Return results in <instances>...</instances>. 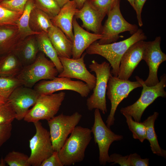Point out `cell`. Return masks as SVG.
<instances>
[{
	"label": "cell",
	"mask_w": 166,
	"mask_h": 166,
	"mask_svg": "<svg viewBox=\"0 0 166 166\" xmlns=\"http://www.w3.org/2000/svg\"><path fill=\"white\" fill-rule=\"evenodd\" d=\"M147 37L142 30L138 29L130 37L119 42L100 44L95 42L86 50L89 54H97L105 58L112 68L111 74L117 77L121 58L128 49L135 42L146 39Z\"/></svg>",
	"instance_id": "6da1fadb"
},
{
	"label": "cell",
	"mask_w": 166,
	"mask_h": 166,
	"mask_svg": "<svg viewBox=\"0 0 166 166\" xmlns=\"http://www.w3.org/2000/svg\"><path fill=\"white\" fill-rule=\"evenodd\" d=\"M91 129L77 126L58 152L63 166H69L82 161L86 148L92 139Z\"/></svg>",
	"instance_id": "7a4b0ae2"
},
{
	"label": "cell",
	"mask_w": 166,
	"mask_h": 166,
	"mask_svg": "<svg viewBox=\"0 0 166 166\" xmlns=\"http://www.w3.org/2000/svg\"><path fill=\"white\" fill-rule=\"evenodd\" d=\"M135 78L143 87L140 96L133 104L122 108L120 111L123 114L131 116L135 121L140 122L144 112L148 107L158 97H166V92L164 89L166 86V75L164 74L161 76L159 83L153 86L146 85L143 80L138 76H135Z\"/></svg>",
	"instance_id": "3957f363"
},
{
	"label": "cell",
	"mask_w": 166,
	"mask_h": 166,
	"mask_svg": "<svg viewBox=\"0 0 166 166\" xmlns=\"http://www.w3.org/2000/svg\"><path fill=\"white\" fill-rule=\"evenodd\" d=\"M111 67L109 63L106 61L99 63L94 60L89 65L90 71L94 72L96 75L93 92L86 101L87 108L89 111L98 109L104 114L107 112L106 94L108 80L112 75Z\"/></svg>",
	"instance_id": "277c9868"
},
{
	"label": "cell",
	"mask_w": 166,
	"mask_h": 166,
	"mask_svg": "<svg viewBox=\"0 0 166 166\" xmlns=\"http://www.w3.org/2000/svg\"><path fill=\"white\" fill-rule=\"evenodd\" d=\"M58 73L53 63L41 52L33 63L23 67L16 77L21 81L23 86L31 88L38 81L52 80Z\"/></svg>",
	"instance_id": "5b68a950"
},
{
	"label": "cell",
	"mask_w": 166,
	"mask_h": 166,
	"mask_svg": "<svg viewBox=\"0 0 166 166\" xmlns=\"http://www.w3.org/2000/svg\"><path fill=\"white\" fill-rule=\"evenodd\" d=\"M108 18L102 26L101 38L97 42L100 44H109L119 39L120 34L128 31L132 35L138 30V26L128 22L123 16L120 9V0H118L107 14Z\"/></svg>",
	"instance_id": "8992f818"
},
{
	"label": "cell",
	"mask_w": 166,
	"mask_h": 166,
	"mask_svg": "<svg viewBox=\"0 0 166 166\" xmlns=\"http://www.w3.org/2000/svg\"><path fill=\"white\" fill-rule=\"evenodd\" d=\"M65 96V93L63 91L41 94L33 107L29 110L24 120L33 123L42 120H49L58 113Z\"/></svg>",
	"instance_id": "52a82bcc"
},
{
	"label": "cell",
	"mask_w": 166,
	"mask_h": 166,
	"mask_svg": "<svg viewBox=\"0 0 166 166\" xmlns=\"http://www.w3.org/2000/svg\"><path fill=\"white\" fill-rule=\"evenodd\" d=\"M82 115L76 112L70 115L61 113L48 121L49 134L54 151L58 152L68 135L80 121Z\"/></svg>",
	"instance_id": "ba28073f"
},
{
	"label": "cell",
	"mask_w": 166,
	"mask_h": 166,
	"mask_svg": "<svg viewBox=\"0 0 166 166\" xmlns=\"http://www.w3.org/2000/svg\"><path fill=\"white\" fill-rule=\"evenodd\" d=\"M137 81H132L124 80L111 75L108 82L106 94L111 103L110 113L106 121V126L109 128L114 123V116L117 106L121 101L126 98L134 89L141 87Z\"/></svg>",
	"instance_id": "9c48e42d"
},
{
	"label": "cell",
	"mask_w": 166,
	"mask_h": 166,
	"mask_svg": "<svg viewBox=\"0 0 166 166\" xmlns=\"http://www.w3.org/2000/svg\"><path fill=\"white\" fill-rule=\"evenodd\" d=\"M94 117V123L91 130L95 143L98 145L99 163L105 165L109 159V150L111 144L114 141L121 140L123 136L116 134L107 127L102 120L99 109H95Z\"/></svg>",
	"instance_id": "30bf717a"
},
{
	"label": "cell",
	"mask_w": 166,
	"mask_h": 166,
	"mask_svg": "<svg viewBox=\"0 0 166 166\" xmlns=\"http://www.w3.org/2000/svg\"><path fill=\"white\" fill-rule=\"evenodd\" d=\"M34 124L36 132L29 141L31 153L28 163L30 166H40L42 162L50 156L54 150L49 131L39 121Z\"/></svg>",
	"instance_id": "8fae6325"
},
{
	"label": "cell",
	"mask_w": 166,
	"mask_h": 166,
	"mask_svg": "<svg viewBox=\"0 0 166 166\" xmlns=\"http://www.w3.org/2000/svg\"><path fill=\"white\" fill-rule=\"evenodd\" d=\"M34 89L40 94H51L63 90H71L78 93L83 97H87L91 91L87 84L81 81L59 77L41 81L35 85Z\"/></svg>",
	"instance_id": "7c38bea8"
},
{
	"label": "cell",
	"mask_w": 166,
	"mask_h": 166,
	"mask_svg": "<svg viewBox=\"0 0 166 166\" xmlns=\"http://www.w3.org/2000/svg\"><path fill=\"white\" fill-rule=\"evenodd\" d=\"M86 53H83L80 57L73 59L59 57L63 70L58 77H67L80 80L87 84L90 90L94 88L96 77L87 70L84 63Z\"/></svg>",
	"instance_id": "4fadbf2b"
},
{
	"label": "cell",
	"mask_w": 166,
	"mask_h": 166,
	"mask_svg": "<svg viewBox=\"0 0 166 166\" xmlns=\"http://www.w3.org/2000/svg\"><path fill=\"white\" fill-rule=\"evenodd\" d=\"M161 41L160 37L158 36L152 41L146 42L143 60L149 67V73L144 82L148 86H154L159 83L158 69L160 65L166 60V55L161 49Z\"/></svg>",
	"instance_id": "5bb4252c"
},
{
	"label": "cell",
	"mask_w": 166,
	"mask_h": 166,
	"mask_svg": "<svg viewBox=\"0 0 166 166\" xmlns=\"http://www.w3.org/2000/svg\"><path fill=\"white\" fill-rule=\"evenodd\" d=\"M40 95L34 89L23 85L16 89L7 100L15 113V119L19 121L23 119L29 108L35 104Z\"/></svg>",
	"instance_id": "9a60e30c"
},
{
	"label": "cell",
	"mask_w": 166,
	"mask_h": 166,
	"mask_svg": "<svg viewBox=\"0 0 166 166\" xmlns=\"http://www.w3.org/2000/svg\"><path fill=\"white\" fill-rule=\"evenodd\" d=\"M144 40L138 41L132 45L122 56L120 61L118 77L128 80L141 60L146 45Z\"/></svg>",
	"instance_id": "2e32d148"
},
{
	"label": "cell",
	"mask_w": 166,
	"mask_h": 166,
	"mask_svg": "<svg viewBox=\"0 0 166 166\" xmlns=\"http://www.w3.org/2000/svg\"><path fill=\"white\" fill-rule=\"evenodd\" d=\"M73 39L72 42V58L81 57L85 50L93 43L102 38L101 34L92 33L85 30L74 17L73 22Z\"/></svg>",
	"instance_id": "e0dca14e"
},
{
	"label": "cell",
	"mask_w": 166,
	"mask_h": 166,
	"mask_svg": "<svg viewBox=\"0 0 166 166\" xmlns=\"http://www.w3.org/2000/svg\"><path fill=\"white\" fill-rule=\"evenodd\" d=\"M78 9L75 0H70L61 8L55 16L51 19L53 25L61 29L72 42L74 37L73 20Z\"/></svg>",
	"instance_id": "ac0fdd59"
},
{
	"label": "cell",
	"mask_w": 166,
	"mask_h": 166,
	"mask_svg": "<svg viewBox=\"0 0 166 166\" xmlns=\"http://www.w3.org/2000/svg\"><path fill=\"white\" fill-rule=\"evenodd\" d=\"M74 17L82 21V28L94 33L101 34L102 22L105 17L94 8L89 0H87L83 6L78 10Z\"/></svg>",
	"instance_id": "d6986e66"
},
{
	"label": "cell",
	"mask_w": 166,
	"mask_h": 166,
	"mask_svg": "<svg viewBox=\"0 0 166 166\" xmlns=\"http://www.w3.org/2000/svg\"><path fill=\"white\" fill-rule=\"evenodd\" d=\"M47 34L58 57L70 58L72 56L73 43L59 28L53 25Z\"/></svg>",
	"instance_id": "ffe728a7"
},
{
	"label": "cell",
	"mask_w": 166,
	"mask_h": 166,
	"mask_svg": "<svg viewBox=\"0 0 166 166\" xmlns=\"http://www.w3.org/2000/svg\"><path fill=\"white\" fill-rule=\"evenodd\" d=\"M39 51L35 35L28 36L23 40L13 52L23 66L33 63Z\"/></svg>",
	"instance_id": "44dd1931"
},
{
	"label": "cell",
	"mask_w": 166,
	"mask_h": 166,
	"mask_svg": "<svg viewBox=\"0 0 166 166\" xmlns=\"http://www.w3.org/2000/svg\"><path fill=\"white\" fill-rule=\"evenodd\" d=\"M24 39L21 37L16 25L0 28V54L13 52Z\"/></svg>",
	"instance_id": "7402d4cb"
},
{
	"label": "cell",
	"mask_w": 166,
	"mask_h": 166,
	"mask_svg": "<svg viewBox=\"0 0 166 166\" xmlns=\"http://www.w3.org/2000/svg\"><path fill=\"white\" fill-rule=\"evenodd\" d=\"M158 115V112H154L152 115L148 117L143 123L146 128V139L149 142L152 153L166 158V151L160 147L154 128L155 122Z\"/></svg>",
	"instance_id": "603a6c76"
},
{
	"label": "cell",
	"mask_w": 166,
	"mask_h": 166,
	"mask_svg": "<svg viewBox=\"0 0 166 166\" xmlns=\"http://www.w3.org/2000/svg\"><path fill=\"white\" fill-rule=\"evenodd\" d=\"M39 51L48 57L54 64L58 73L63 70L61 64L57 54L50 41L47 33H40L35 35Z\"/></svg>",
	"instance_id": "cb8c5ba5"
},
{
	"label": "cell",
	"mask_w": 166,
	"mask_h": 166,
	"mask_svg": "<svg viewBox=\"0 0 166 166\" xmlns=\"http://www.w3.org/2000/svg\"><path fill=\"white\" fill-rule=\"evenodd\" d=\"M23 66L13 52L0 58V77H16Z\"/></svg>",
	"instance_id": "d4e9b609"
},
{
	"label": "cell",
	"mask_w": 166,
	"mask_h": 166,
	"mask_svg": "<svg viewBox=\"0 0 166 166\" xmlns=\"http://www.w3.org/2000/svg\"><path fill=\"white\" fill-rule=\"evenodd\" d=\"M53 26L51 19L46 14L35 7L33 8L29 20V26L33 31L47 33L49 29Z\"/></svg>",
	"instance_id": "484cf974"
},
{
	"label": "cell",
	"mask_w": 166,
	"mask_h": 166,
	"mask_svg": "<svg viewBox=\"0 0 166 166\" xmlns=\"http://www.w3.org/2000/svg\"><path fill=\"white\" fill-rule=\"evenodd\" d=\"M35 7L33 0H28L25 6L22 14L16 22V25L18 27V31L23 39L28 36L40 34L33 31L29 26L30 13Z\"/></svg>",
	"instance_id": "4316f807"
},
{
	"label": "cell",
	"mask_w": 166,
	"mask_h": 166,
	"mask_svg": "<svg viewBox=\"0 0 166 166\" xmlns=\"http://www.w3.org/2000/svg\"><path fill=\"white\" fill-rule=\"evenodd\" d=\"M22 85V81L16 77H0V96L7 101L13 91Z\"/></svg>",
	"instance_id": "83f0119b"
},
{
	"label": "cell",
	"mask_w": 166,
	"mask_h": 166,
	"mask_svg": "<svg viewBox=\"0 0 166 166\" xmlns=\"http://www.w3.org/2000/svg\"><path fill=\"white\" fill-rule=\"evenodd\" d=\"M123 115L126 118L128 128L132 133L133 138L143 142L146 139V129L144 124L143 122L134 121L130 115L126 114Z\"/></svg>",
	"instance_id": "f1b7e54d"
},
{
	"label": "cell",
	"mask_w": 166,
	"mask_h": 166,
	"mask_svg": "<svg viewBox=\"0 0 166 166\" xmlns=\"http://www.w3.org/2000/svg\"><path fill=\"white\" fill-rule=\"evenodd\" d=\"M35 7L46 14L51 19L55 16L61 7L55 0H33Z\"/></svg>",
	"instance_id": "f546056e"
},
{
	"label": "cell",
	"mask_w": 166,
	"mask_h": 166,
	"mask_svg": "<svg viewBox=\"0 0 166 166\" xmlns=\"http://www.w3.org/2000/svg\"><path fill=\"white\" fill-rule=\"evenodd\" d=\"M29 157L24 153L13 151L8 153L4 159L9 166H30Z\"/></svg>",
	"instance_id": "4dcf8cb0"
},
{
	"label": "cell",
	"mask_w": 166,
	"mask_h": 166,
	"mask_svg": "<svg viewBox=\"0 0 166 166\" xmlns=\"http://www.w3.org/2000/svg\"><path fill=\"white\" fill-rule=\"evenodd\" d=\"M23 12L13 11L0 6V28L7 26L16 25V21Z\"/></svg>",
	"instance_id": "1f68e13d"
},
{
	"label": "cell",
	"mask_w": 166,
	"mask_h": 166,
	"mask_svg": "<svg viewBox=\"0 0 166 166\" xmlns=\"http://www.w3.org/2000/svg\"><path fill=\"white\" fill-rule=\"evenodd\" d=\"M15 119V113L7 101L0 105V124L11 123Z\"/></svg>",
	"instance_id": "d6a6232c"
},
{
	"label": "cell",
	"mask_w": 166,
	"mask_h": 166,
	"mask_svg": "<svg viewBox=\"0 0 166 166\" xmlns=\"http://www.w3.org/2000/svg\"><path fill=\"white\" fill-rule=\"evenodd\" d=\"M118 0H89L94 8L105 17Z\"/></svg>",
	"instance_id": "836d02e7"
},
{
	"label": "cell",
	"mask_w": 166,
	"mask_h": 166,
	"mask_svg": "<svg viewBox=\"0 0 166 166\" xmlns=\"http://www.w3.org/2000/svg\"><path fill=\"white\" fill-rule=\"evenodd\" d=\"M28 0H4L0 2V6L10 10L23 12Z\"/></svg>",
	"instance_id": "e575fe53"
},
{
	"label": "cell",
	"mask_w": 166,
	"mask_h": 166,
	"mask_svg": "<svg viewBox=\"0 0 166 166\" xmlns=\"http://www.w3.org/2000/svg\"><path fill=\"white\" fill-rule=\"evenodd\" d=\"M113 162L111 164H118L121 166H131L128 158V155L123 156L121 155L113 153L109 156L108 163Z\"/></svg>",
	"instance_id": "d590c367"
},
{
	"label": "cell",
	"mask_w": 166,
	"mask_h": 166,
	"mask_svg": "<svg viewBox=\"0 0 166 166\" xmlns=\"http://www.w3.org/2000/svg\"><path fill=\"white\" fill-rule=\"evenodd\" d=\"M12 128L11 123L0 124V147L10 138Z\"/></svg>",
	"instance_id": "8d00e7d4"
},
{
	"label": "cell",
	"mask_w": 166,
	"mask_h": 166,
	"mask_svg": "<svg viewBox=\"0 0 166 166\" xmlns=\"http://www.w3.org/2000/svg\"><path fill=\"white\" fill-rule=\"evenodd\" d=\"M40 166H63L59 156L58 152L54 151L53 154L41 164Z\"/></svg>",
	"instance_id": "74e56055"
},
{
	"label": "cell",
	"mask_w": 166,
	"mask_h": 166,
	"mask_svg": "<svg viewBox=\"0 0 166 166\" xmlns=\"http://www.w3.org/2000/svg\"><path fill=\"white\" fill-rule=\"evenodd\" d=\"M128 158L131 166H148L149 164L148 158L142 159L136 153L130 154Z\"/></svg>",
	"instance_id": "f35d334b"
},
{
	"label": "cell",
	"mask_w": 166,
	"mask_h": 166,
	"mask_svg": "<svg viewBox=\"0 0 166 166\" xmlns=\"http://www.w3.org/2000/svg\"><path fill=\"white\" fill-rule=\"evenodd\" d=\"M134 10L135 11L137 22L139 26H142L143 25L141 18V12L147 0H134Z\"/></svg>",
	"instance_id": "ab89813d"
},
{
	"label": "cell",
	"mask_w": 166,
	"mask_h": 166,
	"mask_svg": "<svg viewBox=\"0 0 166 166\" xmlns=\"http://www.w3.org/2000/svg\"><path fill=\"white\" fill-rule=\"evenodd\" d=\"M76 2L77 7L79 9L83 6L85 2L87 0H75Z\"/></svg>",
	"instance_id": "60d3db41"
},
{
	"label": "cell",
	"mask_w": 166,
	"mask_h": 166,
	"mask_svg": "<svg viewBox=\"0 0 166 166\" xmlns=\"http://www.w3.org/2000/svg\"><path fill=\"white\" fill-rule=\"evenodd\" d=\"M61 8L70 0H55Z\"/></svg>",
	"instance_id": "b9f144b4"
},
{
	"label": "cell",
	"mask_w": 166,
	"mask_h": 166,
	"mask_svg": "<svg viewBox=\"0 0 166 166\" xmlns=\"http://www.w3.org/2000/svg\"><path fill=\"white\" fill-rule=\"evenodd\" d=\"M129 3L132 6V8L134 9V0H127Z\"/></svg>",
	"instance_id": "7bdbcfd3"
},
{
	"label": "cell",
	"mask_w": 166,
	"mask_h": 166,
	"mask_svg": "<svg viewBox=\"0 0 166 166\" xmlns=\"http://www.w3.org/2000/svg\"><path fill=\"white\" fill-rule=\"evenodd\" d=\"M6 101L0 96V105L4 103Z\"/></svg>",
	"instance_id": "ee69618b"
},
{
	"label": "cell",
	"mask_w": 166,
	"mask_h": 166,
	"mask_svg": "<svg viewBox=\"0 0 166 166\" xmlns=\"http://www.w3.org/2000/svg\"><path fill=\"white\" fill-rule=\"evenodd\" d=\"M6 163L4 159L2 158L0 161V166H5Z\"/></svg>",
	"instance_id": "f6af8a7d"
},
{
	"label": "cell",
	"mask_w": 166,
	"mask_h": 166,
	"mask_svg": "<svg viewBox=\"0 0 166 166\" xmlns=\"http://www.w3.org/2000/svg\"><path fill=\"white\" fill-rule=\"evenodd\" d=\"M4 0H0V2Z\"/></svg>",
	"instance_id": "bcb514c9"
},
{
	"label": "cell",
	"mask_w": 166,
	"mask_h": 166,
	"mask_svg": "<svg viewBox=\"0 0 166 166\" xmlns=\"http://www.w3.org/2000/svg\"></svg>",
	"instance_id": "7dc6e473"
}]
</instances>
